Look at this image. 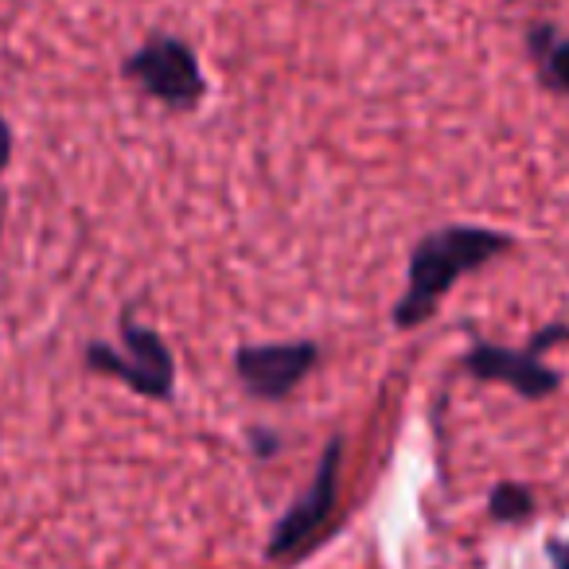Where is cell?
Returning <instances> with one entry per match:
<instances>
[{
	"label": "cell",
	"instance_id": "ba28073f",
	"mask_svg": "<svg viewBox=\"0 0 569 569\" xmlns=\"http://www.w3.org/2000/svg\"><path fill=\"white\" fill-rule=\"evenodd\" d=\"M488 515L496 522H522L535 515V496H530V488H522V483L515 480H503L491 488L488 496Z\"/></svg>",
	"mask_w": 569,
	"mask_h": 569
},
{
	"label": "cell",
	"instance_id": "277c9868",
	"mask_svg": "<svg viewBox=\"0 0 569 569\" xmlns=\"http://www.w3.org/2000/svg\"><path fill=\"white\" fill-rule=\"evenodd\" d=\"M87 367L90 371L113 375V379L126 382L133 395L157 398V402H168L176 387V359H172V351H168V343L160 340V332L137 325L129 312L121 317V348L90 343Z\"/></svg>",
	"mask_w": 569,
	"mask_h": 569
},
{
	"label": "cell",
	"instance_id": "8992f818",
	"mask_svg": "<svg viewBox=\"0 0 569 569\" xmlns=\"http://www.w3.org/2000/svg\"><path fill=\"white\" fill-rule=\"evenodd\" d=\"M320 363L317 340H293V343H242L234 351V375L242 379L246 395L261 402H281L289 398L309 371Z\"/></svg>",
	"mask_w": 569,
	"mask_h": 569
},
{
	"label": "cell",
	"instance_id": "5b68a950",
	"mask_svg": "<svg viewBox=\"0 0 569 569\" xmlns=\"http://www.w3.org/2000/svg\"><path fill=\"white\" fill-rule=\"evenodd\" d=\"M553 340H569V328L566 325L542 328V332H538L522 351L496 348V343H488V340H476L472 351H468V359H465V367H468L472 379L499 382V387H511L515 395L530 398V402H542V398H550L561 390L558 371L542 363L546 343H553Z\"/></svg>",
	"mask_w": 569,
	"mask_h": 569
},
{
	"label": "cell",
	"instance_id": "30bf717a",
	"mask_svg": "<svg viewBox=\"0 0 569 569\" xmlns=\"http://www.w3.org/2000/svg\"><path fill=\"white\" fill-rule=\"evenodd\" d=\"M546 553H550L553 569H569V542H561V538H553V542L546 546Z\"/></svg>",
	"mask_w": 569,
	"mask_h": 569
},
{
	"label": "cell",
	"instance_id": "3957f363",
	"mask_svg": "<svg viewBox=\"0 0 569 569\" xmlns=\"http://www.w3.org/2000/svg\"><path fill=\"white\" fill-rule=\"evenodd\" d=\"M121 74L141 90L144 98L160 102L164 110L188 113L203 102L207 79L199 71V56L180 36L157 32L121 63Z\"/></svg>",
	"mask_w": 569,
	"mask_h": 569
},
{
	"label": "cell",
	"instance_id": "52a82bcc",
	"mask_svg": "<svg viewBox=\"0 0 569 569\" xmlns=\"http://www.w3.org/2000/svg\"><path fill=\"white\" fill-rule=\"evenodd\" d=\"M530 56L538 59V79L553 94H569V40H553L550 24L530 28Z\"/></svg>",
	"mask_w": 569,
	"mask_h": 569
},
{
	"label": "cell",
	"instance_id": "7a4b0ae2",
	"mask_svg": "<svg viewBox=\"0 0 569 569\" xmlns=\"http://www.w3.org/2000/svg\"><path fill=\"white\" fill-rule=\"evenodd\" d=\"M340 468H343V437H332L325 445V452H320L309 488L297 496V503L277 519L273 535H269L266 558L273 566H293V561H301L328 535L336 511H340Z\"/></svg>",
	"mask_w": 569,
	"mask_h": 569
},
{
	"label": "cell",
	"instance_id": "8fae6325",
	"mask_svg": "<svg viewBox=\"0 0 569 569\" xmlns=\"http://www.w3.org/2000/svg\"><path fill=\"white\" fill-rule=\"evenodd\" d=\"M0 238H4V199H0Z\"/></svg>",
	"mask_w": 569,
	"mask_h": 569
},
{
	"label": "cell",
	"instance_id": "9c48e42d",
	"mask_svg": "<svg viewBox=\"0 0 569 569\" xmlns=\"http://www.w3.org/2000/svg\"><path fill=\"white\" fill-rule=\"evenodd\" d=\"M9 160H12V126L0 118V172L9 168Z\"/></svg>",
	"mask_w": 569,
	"mask_h": 569
},
{
	"label": "cell",
	"instance_id": "6da1fadb",
	"mask_svg": "<svg viewBox=\"0 0 569 569\" xmlns=\"http://www.w3.org/2000/svg\"><path fill=\"white\" fill-rule=\"evenodd\" d=\"M515 238L488 227H437L410 250V273L406 293L395 305V328H421L437 312V305L449 297V289L465 273H476L488 261L503 258Z\"/></svg>",
	"mask_w": 569,
	"mask_h": 569
}]
</instances>
